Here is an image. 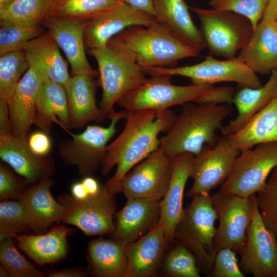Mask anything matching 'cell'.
<instances>
[{
	"instance_id": "34",
	"label": "cell",
	"mask_w": 277,
	"mask_h": 277,
	"mask_svg": "<svg viewBox=\"0 0 277 277\" xmlns=\"http://www.w3.org/2000/svg\"><path fill=\"white\" fill-rule=\"evenodd\" d=\"M41 22L19 21L1 26L0 55L23 50L29 42L44 33L45 28Z\"/></svg>"
},
{
	"instance_id": "38",
	"label": "cell",
	"mask_w": 277,
	"mask_h": 277,
	"mask_svg": "<svg viewBox=\"0 0 277 277\" xmlns=\"http://www.w3.org/2000/svg\"><path fill=\"white\" fill-rule=\"evenodd\" d=\"M0 262L12 277H43L44 273L28 262L13 244L11 238L1 241Z\"/></svg>"
},
{
	"instance_id": "12",
	"label": "cell",
	"mask_w": 277,
	"mask_h": 277,
	"mask_svg": "<svg viewBox=\"0 0 277 277\" xmlns=\"http://www.w3.org/2000/svg\"><path fill=\"white\" fill-rule=\"evenodd\" d=\"M211 199L219 222L213 241L215 254L226 247L238 253L246 242L252 217V195L244 197L217 191Z\"/></svg>"
},
{
	"instance_id": "37",
	"label": "cell",
	"mask_w": 277,
	"mask_h": 277,
	"mask_svg": "<svg viewBox=\"0 0 277 277\" xmlns=\"http://www.w3.org/2000/svg\"><path fill=\"white\" fill-rule=\"evenodd\" d=\"M50 0H15L0 9V26L19 21H42L47 13Z\"/></svg>"
},
{
	"instance_id": "24",
	"label": "cell",
	"mask_w": 277,
	"mask_h": 277,
	"mask_svg": "<svg viewBox=\"0 0 277 277\" xmlns=\"http://www.w3.org/2000/svg\"><path fill=\"white\" fill-rule=\"evenodd\" d=\"M52 180L42 178L36 184L25 190L18 198L26 209L30 227L36 234L47 232L50 225L62 221L64 207L52 196Z\"/></svg>"
},
{
	"instance_id": "47",
	"label": "cell",
	"mask_w": 277,
	"mask_h": 277,
	"mask_svg": "<svg viewBox=\"0 0 277 277\" xmlns=\"http://www.w3.org/2000/svg\"><path fill=\"white\" fill-rule=\"evenodd\" d=\"M85 275L83 271L76 269L55 270L48 274V276L50 277H83Z\"/></svg>"
},
{
	"instance_id": "41",
	"label": "cell",
	"mask_w": 277,
	"mask_h": 277,
	"mask_svg": "<svg viewBox=\"0 0 277 277\" xmlns=\"http://www.w3.org/2000/svg\"><path fill=\"white\" fill-rule=\"evenodd\" d=\"M269 0H210L213 9L230 11L247 18L254 30L260 22Z\"/></svg>"
},
{
	"instance_id": "22",
	"label": "cell",
	"mask_w": 277,
	"mask_h": 277,
	"mask_svg": "<svg viewBox=\"0 0 277 277\" xmlns=\"http://www.w3.org/2000/svg\"><path fill=\"white\" fill-rule=\"evenodd\" d=\"M0 157L23 176L27 184L37 183L53 171L51 159L36 155L30 148L27 138L11 133L0 134Z\"/></svg>"
},
{
	"instance_id": "44",
	"label": "cell",
	"mask_w": 277,
	"mask_h": 277,
	"mask_svg": "<svg viewBox=\"0 0 277 277\" xmlns=\"http://www.w3.org/2000/svg\"><path fill=\"white\" fill-rule=\"evenodd\" d=\"M234 93V89L230 86L214 87L210 91L196 98L193 102L215 105L231 104Z\"/></svg>"
},
{
	"instance_id": "21",
	"label": "cell",
	"mask_w": 277,
	"mask_h": 277,
	"mask_svg": "<svg viewBox=\"0 0 277 277\" xmlns=\"http://www.w3.org/2000/svg\"><path fill=\"white\" fill-rule=\"evenodd\" d=\"M84 21L44 18L41 23L64 51L72 75L83 74L95 78L98 72L91 67L85 53Z\"/></svg>"
},
{
	"instance_id": "29",
	"label": "cell",
	"mask_w": 277,
	"mask_h": 277,
	"mask_svg": "<svg viewBox=\"0 0 277 277\" xmlns=\"http://www.w3.org/2000/svg\"><path fill=\"white\" fill-rule=\"evenodd\" d=\"M153 8L155 18L165 24L181 40L200 51L206 48L184 0H153Z\"/></svg>"
},
{
	"instance_id": "20",
	"label": "cell",
	"mask_w": 277,
	"mask_h": 277,
	"mask_svg": "<svg viewBox=\"0 0 277 277\" xmlns=\"http://www.w3.org/2000/svg\"><path fill=\"white\" fill-rule=\"evenodd\" d=\"M48 78L42 73L29 67L23 75L8 103L11 133L27 138L34 124L36 104L39 90Z\"/></svg>"
},
{
	"instance_id": "5",
	"label": "cell",
	"mask_w": 277,
	"mask_h": 277,
	"mask_svg": "<svg viewBox=\"0 0 277 277\" xmlns=\"http://www.w3.org/2000/svg\"><path fill=\"white\" fill-rule=\"evenodd\" d=\"M216 220L210 193L196 195L184 209L174 235V241L176 240L178 244L194 254L200 269L208 276L212 269L215 255L213 241Z\"/></svg>"
},
{
	"instance_id": "28",
	"label": "cell",
	"mask_w": 277,
	"mask_h": 277,
	"mask_svg": "<svg viewBox=\"0 0 277 277\" xmlns=\"http://www.w3.org/2000/svg\"><path fill=\"white\" fill-rule=\"evenodd\" d=\"M53 123L68 132L71 128L65 87L47 79L38 92L34 125L48 133Z\"/></svg>"
},
{
	"instance_id": "16",
	"label": "cell",
	"mask_w": 277,
	"mask_h": 277,
	"mask_svg": "<svg viewBox=\"0 0 277 277\" xmlns=\"http://www.w3.org/2000/svg\"><path fill=\"white\" fill-rule=\"evenodd\" d=\"M157 19L120 0L84 21L85 46L90 49L105 47L109 41L133 26H148Z\"/></svg>"
},
{
	"instance_id": "13",
	"label": "cell",
	"mask_w": 277,
	"mask_h": 277,
	"mask_svg": "<svg viewBox=\"0 0 277 277\" xmlns=\"http://www.w3.org/2000/svg\"><path fill=\"white\" fill-rule=\"evenodd\" d=\"M252 195L251 222L244 245L238 252L242 272L254 277H273L277 271V236L263 222L255 199Z\"/></svg>"
},
{
	"instance_id": "2",
	"label": "cell",
	"mask_w": 277,
	"mask_h": 277,
	"mask_svg": "<svg viewBox=\"0 0 277 277\" xmlns=\"http://www.w3.org/2000/svg\"><path fill=\"white\" fill-rule=\"evenodd\" d=\"M110 40L143 68L174 67L179 61L197 57L201 51L157 20L148 26H131Z\"/></svg>"
},
{
	"instance_id": "27",
	"label": "cell",
	"mask_w": 277,
	"mask_h": 277,
	"mask_svg": "<svg viewBox=\"0 0 277 277\" xmlns=\"http://www.w3.org/2000/svg\"><path fill=\"white\" fill-rule=\"evenodd\" d=\"M268 81L259 88L241 86L234 93L233 102L238 114L234 119L220 129L223 135L235 133L277 95V70L270 73Z\"/></svg>"
},
{
	"instance_id": "14",
	"label": "cell",
	"mask_w": 277,
	"mask_h": 277,
	"mask_svg": "<svg viewBox=\"0 0 277 277\" xmlns=\"http://www.w3.org/2000/svg\"><path fill=\"white\" fill-rule=\"evenodd\" d=\"M240 152L225 135L213 147L205 145L194 156L190 175L193 183L187 196L192 198L201 193H210L221 185L230 174Z\"/></svg>"
},
{
	"instance_id": "6",
	"label": "cell",
	"mask_w": 277,
	"mask_h": 277,
	"mask_svg": "<svg viewBox=\"0 0 277 277\" xmlns=\"http://www.w3.org/2000/svg\"><path fill=\"white\" fill-rule=\"evenodd\" d=\"M200 22V30L206 47L213 56L225 59L236 57L248 43L253 27L246 17L236 13L191 7Z\"/></svg>"
},
{
	"instance_id": "1",
	"label": "cell",
	"mask_w": 277,
	"mask_h": 277,
	"mask_svg": "<svg viewBox=\"0 0 277 277\" xmlns=\"http://www.w3.org/2000/svg\"><path fill=\"white\" fill-rule=\"evenodd\" d=\"M126 112L124 128L107 145L101 166L104 175H108L116 166L114 174L104 185L114 194L121 192V183L125 175L160 147L159 134L168 132L177 117L170 109Z\"/></svg>"
},
{
	"instance_id": "32",
	"label": "cell",
	"mask_w": 277,
	"mask_h": 277,
	"mask_svg": "<svg viewBox=\"0 0 277 277\" xmlns=\"http://www.w3.org/2000/svg\"><path fill=\"white\" fill-rule=\"evenodd\" d=\"M91 273L98 277H125L127 267L125 246L113 240L99 238L89 244Z\"/></svg>"
},
{
	"instance_id": "3",
	"label": "cell",
	"mask_w": 277,
	"mask_h": 277,
	"mask_svg": "<svg viewBox=\"0 0 277 277\" xmlns=\"http://www.w3.org/2000/svg\"><path fill=\"white\" fill-rule=\"evenodd\" d=\"M232 112L227 105L186 103L172 127L160 138V147L170 159L184 152L195 156L205 145L216 144V131Z\"/></svg>"
},
{
	"instance_id": "9",
	"label": "cell",
	"mask_w": 277,
	"mask_h": 277,
	"mask_svg": "<svg viewBox=\"0 0 277 277\" xmlns=\"http://www.w3.org/2000/svg\"><path fill=\"white\" fill-rule=\"evenodd\" d=\"M277 167V142L259 144L240 152L219 192L250 196L263 190Z\"/></svg>"
},
{
	"instance_id": "35",
	"label": "cell",
	"mask_w": 277,
	"mask_h": 277,
	"mask_svg": "<svg viewBox=\"0 0 277 277\" xmlns=\"http://www.w3.org/2000/svg\"><path fill=\"white\" fill-rule=\"evenodd\" d=\"M29 68L23 50L0 55V103L8 104L22 76Z\"/></svg>"
},
{
	"instance_id": "33",
	"label": "cell",
	"mask_w": 277,
	"mask_h": 277,
	"mask_svg": "<svg viewBox=\"0 0 277 277\" xmlns=\"http://www.w3.org/2000/svg\"><path fill=\"white\" fill-rule=\"evenodd\" d=\"M120 0H50L45 18L85 20Z\"/></svg>"
},
{
	"instance_id": "39",
	"label": "cell",
	"mask_w": 277,
	"mask_h": 277,
	"mask_svg": "<svg viewBox=\"0 0 277 277\" xmlns=\"http://www.w3.org/2000/svg\"><path fill=\"white\" fill-rule=\"evenodd\" d=\"M166 275L170 277H200V269L194 254L177 244L168 252L163 264Z\"/></svg>"
},
{
	"instance_id": "46",
	"label": "cell",
	"mask_w": 277,
	"mask_h": 277,
	"mask_svg": "<svg viewBox=\"0 0 277 277\" xmlns=\"http://www.w3.org/2000/svg\"><path fill=\"white\" fill-rule=\"evenodd\" d=\"M132 7L141 10L154 17L153 0H121Z\"/></svg>"
},
{
	"instance_id": "36",
	"label": "cell",
	"mask_w": 277,
	"mask_h": 277,
	"mask_svg": "<svg viewBox=\"0 0 277 277\" xmlns=\"http://www.w3.org/2000/svg\"><path fill=\"white\" fill-rule=\"evenodd\" d=\"M30 228L24 204L18 201H5L0 203V242L16 238L19 233Z\"/></svg>"
},
{
	"instance_id": "45",
	"label": "cell",
	"mask_w": 277,
	"mask_h": 277,
	"mask_svg": "<svg viewBox=\"0 0 277 277\" xmlns=\"http://www.w3.org/2000/svg\"><path fill=\"white\" fill-rule=\"evenodd\" d=\"M32 151L39 156H47L52 148V142L48 133L40 130L31 133L27 137Z\"/></svg>"
},
{
	"instance_id": "11",
	"label": "cell",
	"mask_w": 277,
	"mask_h": 277,
	"mask_svg": "<svg viewBox=\"0 0 277 277\" xmlns=\"http://www.w3.org/2000/svg\"><path fill=\"white\" fill-rule=\"evenodd\" d=\"M114 195L105 186L84 200L63 194L58 198L64 207L62 222L76 226L87 235L111 234L116 209Z\"/></svg>"
},
{
	"instance_id": "51",
	"label": "cell",
	"mask_w": 277,
	"mask_h": 277,
	"mask_svg": "<svg viewBox=\"0 0 277 277\" xmlns=\"http://www.w3.org/2000/svg\"><path fill=\"white\" fill-rule=\"evenodd\" d=\"M274 4H275V15L276 18L277 19V0H274Z\"/></svg>"
},
{
	"instance_id": "26",
	"label": "cell",
	"mask_w": 277,
	"mask_h": 277,
	"mask_svg": "<svg viewBox=\"0 0 277 277\" xmlns=\"http://www.w3.org/2000/svg\"><path fill=\"white\" fill-rule=\"evenodd\" d=\"M58 47L47 31L29 42L23 51L29 67L37 70L48 79L65 87L71 76Z\"/></svg>"
},
{
	"instance_id": "25",
	"label": "cell",
	"mask_w": 277,
	"mask_h": 277,
	"mask_svg": "<svg viewBox=\"0 0 277 277\" xmlns=\"http://www.w3.org/2000/svg\"><path fill=\"white\" fill-rule=\"evenodd\" d=\"M94 77L72 75L65 86L71 127H83L88 122H102L106 117L96 105Z\"/></svg>"
},
{
	"instance_id": "18",
	"label": "cell",
	"mask_w": 277,
	"mask_h": 277,
	"mask_svg": "<svg viewBox=\"0 0 277 277\" xmlns=\"http://www.w3.org/2000/svg\"><path fill=\"white\" fill-rule=\"evenodd\" d=\"M160 201L146 198L127 200L114 219L113 239L126 246L138 240L158 224Z\"/></svg>"
},
{
	"instance_id": "10",
	"label": "cell",
	"mask_w": 277,
	"mask_h": 277,
	"mask_svg": "<svg viewBox=\"0 0 277 277\" xmlns=\"http://www.w3.org/2000/svg\"><path fill=\"white\" fill-rule=\"evenodd\" d=\"M147 75H180L189 78L192 84H214L234 82L241 86L259 88L262 86L255 73L238 56L219 60L209 54L201 63L174 67H153L143 68Z\"/></svg>"
},
{
	"instance_id": "31",
	"label": "cell",
	"mask_w": 277,
	"mask_h": 277,
	"mask_svg": "<svg viewBox=\"0 0 277 277\" xmlns=\"http://www.w3.org/2000/svg\"><path fill=\"white\" fill-rule=\"evenodd\" d=\"M227 136L240 152L259 144L277 142V95L243 128Z\"/></svg>"
},
{
	"instance_id": "49",
	"label": "cell",
	"mask_w": 277,
	"mask_h": 277,
	"mask_svg": "<svg viewBox=\"0 0 277 277\" xmlns=\"http://www.w3.org/2000/svg\"><path fill=\"white\" fill-rule=\"evenodd\" d=\"M15 0H0V9L7 8L11 5Z\"/></svg>"
},
{
	"instance_id": "52",
	"label": "cell",
	"mask_w": 277,
	"mask_h": 277,
	"mask_svg": "<svg viewBox=\"0 0 277 277\" xmlns=\"http://www.w3.org/2000/svg\"><path fill=\"white\" fill-rule=\"evenodd\" d=\"M273 277H277V271H276V272L273 274Z\"/></svg>"
},
{
	"instance_id": "48",
	"label": "cell",
	"mask_w": 277,
	"mask_h": 277,
	"mask_svg": "<svg viewBox=\"0 0 277 277\" xmlns=\"http://www.w3.org/2000/svg\"><path fill=\"white\" fill-rule=\"evenodd\" d=\"M71 192V195L77 200H84L90 195L82 181L72 184Z\"/></svg>"
},
{
	"instance_id": "15",
	"label": "cell",
	"mask_w": 277,
	"mask_h": 277,
	"mask_svg": "<svg viewBox=\"0 0 277 277\" xmlns=\"http://www.w3.org/2000/svg\"><path fill=\"white\" fill-rule=\"evenodd\" d=\"M171 175V160L160 147L132 168L121 183L127 200L146 198L161 201Z\"/></svg>"
},
{
	"instance_id": "50",
	"label": "cell",
	"mask_w": 277,
	"mask_h": 277,
	"mask_svg": "<svg viewBox=\"0 0 277 277\" xmlns=\"http://www.w3.org/2000/svg\"><path fill=\"white\" fill-rule=\"evenodd\" d=\"M0 276L1 277L10 276L7 271L2 266L0 267Z\"/></svg>"
},
{
	"instance_id": "4",
	"label": "cell",
	"mask_w": 277,
	"mask_h": 277,
	"mask_svg": "<svg viewBox=\"0 0 277 277\" xmlns=\"http://www.w3.org/2000/svg\"><path fill=\"white\" fill-rule=\"evenodd\" d=\"M89 54L97 62L102 96L99 107L106 118L116 113L114 105L125 94L147 79L142 67L110 39L103 48L92 49Z\"/></svg>"
},
{
	"instance_id": "43",
	"label": "cell",
	"mask_w": 277,
	"mask_h": 277,
	"mask_svg": "<svg viewBox=\"0 0 277 277\" xmlns=\"http://www.w3.org/2000/svg\"><path fill=\"white\" fill-rule=\"evenodd\" d=\"M26 181L21 182L8 169L1 164L0 166V198L18 199L25 190L24 184Z\"/></svg>"
},
{
	"instance_id": "40",
	"label": "cell",
	"mask_w": 277,
	"mask_h": 277,
	"mask_svg": "<svg viewBox=\"0 0 277 277\" xmlns=\"http://www.w3.org/2000/svg\"><path fill=\"white\" fill-rule=\"evenodd\" d=\"M255 199L263 222L277 236V167L264 188L255 195Z\"/></svg>"
},
{
	"instance_id": "42",
	"label": "cell",
	"mask_w": 277,
	"mask_h": 277,
	"mask_svg": "<svg viewBox=\"0 0 277 277\" xmlns=\"http://www.w3.org/2000/svg\"><path fill=\"white\" fill-rule=\"evenodd\" d=\"M236 254L229 248L219 249L215 254L209 276L245 277L240 267Z\"/></svg>"
},
{
	"instance_id": "19",
	"label": "cell",
	"mask_w": 277,
	"mask_h": 277,
	"mask_svg": "<svg viewBox=\"0 0 277 277\" xmlns=\"http://www.w3.org/2000/svg\"><path fill=\"white\" fill-rule=\"evenodd\" d=\"M194 159V155L188 152L179 154L170 159L171 179L166 194L160 201L159 222L169 243L174 241L175 229L183 215L184 190L190 177Z\"/></svg>"
},
{
	"instance_id": "30",
	"label": "cell",
	"mask_w": 277,
	"mask_h": 277,
	"mask_svg": "<svg viewBox=\"0 0 277 277\" xmlns=\"http://www.w3.org/2000/svg\"><path fill=\"white\" fill-rule=\"evenodd\" d=\"M70 232L67 227L57 225L43 234H23L16 239L19 247L36 264L43 265L58 262L66 256Z\"/></svg>"
},
{
	"instance_id": "23",
	"label": "cell",
	"mask_w": 277,
	"mask_h": 277,
	"mask_svg": "<svg viewBox=\"0 0 277 277\" xmlns=\"http://www.w3.org/2000/svg\"><path fill=\"white\" fill-rule=\"evenodd\" d=\"M169 243L164 229L158 224L144 236L127 245L125 277L156 276Z\"/></svg>"
},
{
	"instance_id": "8",
	"label": "cell",
	"mask_w": 277,
	"mask_h": 277,
	"mask_svg": "<svg viewBox=\"0 0 277 277\" xmlns=\"http://www.w3.org/2000/svg\"><path fill=\"white\" fill-rule=\"evenodd\" d=\"M126 113V110L116 112L107 127L91 125H87L85 130L79 134L69 132L71 138L61 140L57 145L63 161L75 166L84 177L92 176L101 166L107 143L116 133V124L125 118Z\"/></svg>"
},
{
	"instance_id": "7",
	"label": "cell",
	"mask_w": 277,
	"mask_h": 277,
	"mask_svg": "<svg viewBox=\"0 0 277 277\" xmlns=\"http://www.w3.org/2000/svg\"><path fill=\"white\" fill-rule=\"evenodd\" d=\"M171 76L165 74L150 76L137 88L123 96L117 104L127 111L162 110L193 102L214 87L208 84L175 85L171 83Z\"/></svg>"
},
{
	"instance_id": "17",
	"label": "cell",
	"mask_w": 277,
	"mask_h": 277,
	"mask_svg": "<svg viewBox=\"0 0 277 277\" xmlns=\"http://www.w3.org/2000/svg\"><path fill=\"white\" fill-rule=\"evenodd\" d=\"M238 57L255 73L277 70V19L274 0H269L263 16Z\"/></svg>"
}]
</instances>
